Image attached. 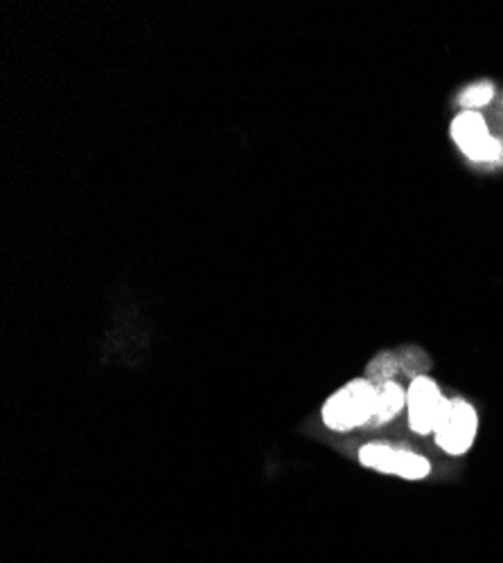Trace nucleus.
I'll list each match as a JSON object with an SVG mask.
<instances>
[{
    "label": "nucleus",
    "instance_id": "1",
    "mask_svg": "<svg viewBox=\"0 0 503 563\" xmlns=\"http://www.w3.org/2000/svg\"><path fill=\"white\" fill-rule=\"evenodd\" d=\"M378 408V386L369 377H357L332 393L324 408V424L335 433H350L373 424Z\"/></svg>",
    "mask_w": 503,
    "mask_h": 563
},
{
    "label": "nucleus",
    "instance_id": "2",
    "mask_svg": "<svg viewBox=\"0 0 503 563\" xmlns=\"http://www.w3.org/2000/svg\"><path fill=\"white\" fill-rule=\"evenodd\" d=\"M357 457H359V464L371 468V472L395 476L411 483L425 481L434 472V464L423 453L402 449V446H391V444H365L359 449Z\"/></svg>",
    "mask_w": 503,
    "mask_h": 563
},
{
    "label": "nucleus",
    "instance_id": "3",
    "mask_svg": "<svg viewBox=\"0 0 503 563\" xmlns=\"http://www.w3.org/2000/svg\"><path fill=\"white\" fill-rule=\"evenodd\" d=\"M477 435H479L477 408L463 397L449 399L440 424L431 435L436 446L449 457H463L472 451Z\"/></svg>",
    "mask_w": 503,
    "mask_h": 563
},
{
    "label": "nucleus",
    "instance_id": "4",
    "mask_svg": "<svg viewBox=\"0 0 503 563\" xmlns=\"http://www.w3.org/2000/svg\"><path fill=\"white\" fill-rule=\"evenodd\" d=\"M447 404L449 399L429 374H420V377L411 379L406 386V424L411 433L420 438L434 435L447 410Z\"/></svg>",
    "mask_w": 503,
    "mask_h": 563
},
{
    "label": "nucleus",
    "instance_id": "5",
    "mask_svg": "<svg viewBox=\"0 0 503 563\" xmlns=\"http://www.w3.org/2000/svg\"><path fill=\"white\" fill-rule=\"evenodd\" d=\"M449 135L453 140V145L461 150V154L470 163H477V165L501 163L503 140L492 135L483 113L461 111L451 120Z\"/></svg>",
    "mask_w": 503,
    "mask_h": 563
},
{
    "label": "nucleus",
    "instance_id": "6",
    "mask_svg": "<svg viewBox=\"0 0 503 563\" xmlns=\"http://www.w3.org/2000/svg\"><path fill=\"white\" fill-rule=\"evenodd\" d=\"M406 410V386H402L397 379L378 384V408L373 424L384 427L389 421L397 419Z\"/></svg>",
    "mask_w": 503,
    "mask_h": 563
},
{
    "label": "nucleus",
    "instance_id": "7",
    "mask_svg": "<svg viewBox=\"0 0 503 563\" xmlns=\"http://www.w3.org/2000/svg\"><path fill=\"white\" fill-rule=\"evenodd\" d=\"M400 372H402L400 356L393 352H382L369 363V374H365V377H369L378 386L384 382H393Z\"/></svg>",
    "mask_w": 503,
    "mask_h": 563
},
{
    "label": "nucleus",
    "instance_id": "8",
    "mask_svg": "<svg viewBox=\"0 0 503 563\" xmlns=\"http://www.w3.org/2000/svg\"><path fill=\"white\" fill-rule=\"evenodd\" d=\"M492 100H494V84L483 79V81H477V84L468 86V88L461 92L459 104L463 107V111H477V113H481V109L488 107V104H492Z\"/></svg>",
    "mask_w": 503,
    "mask_h": 563
}]
</instances>
